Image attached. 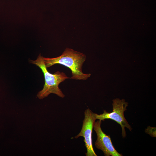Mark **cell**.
Here are the masks:
<instances>
[{
	"mask_svg": "<svg viewBox=\"0 0 156 156\" xmlns=\"http://www.w3.org/2000/svg\"><path fill=\"white\" fill-rule=\"evenodd\" d=\"M86 58L83 53L67 48L59 57L53 58L43 57V59L47 68L56 64H61L71 70L72 76L70 79L85 80L91 75L90 74H85L82 72L83 65Z\"/></svg>",
	"mask_w": 156,
	"mask_h": 156,
	"instance_id": "cell-1",
	"label": "cell"
},
{
	"mask_svg": "<svg viewBox=\"0 0 156 156\" xmlns=\"http://www.w3.org/2000/svg\"><path fill=\"white\" fill-rule=\"evenodd\" d=\"M30 62L36 65L42 70L43 73L45 83L43 89L37 94V97L42 99L47 97L50 94L53 93L63 98L65 95L59 88L60 84L66 79L70 78L63 72L57 71L54 74L50 73L46 67L43 57L40 54L35 60H30Z\"/></svg>",
	"mask_w": 156,
	"mask_h": 156,
	"instance_id": "cell-2",
	"label": "cell"
},
{
	"mask_svg": "<svg viewBox=\"0 0 156 156\" xmlns=\"http://www.w3.org/2000/svg\"><path fill=\"white\" fill-rule=\"evenodd\" d=\"M113 101L112 111L109 113L104 110L102 114L99 115L95 113V119L103 121L105 119H110L116 122L121 127L122 136L123 138L126 135L125 128L128 129L130 131L132 129L124 116V112L127 110L128 103L124 99L120 100L116 98L113 100Z\"/></svg>",
	"mask_w": 156,
	"mask_h": 156,
	"instance_id": "cell-3",
	"label": "cell"
},
{
	"mask_svg": "<svg viewBox=\"0 0 156 156\" xmlns=\"http://www.w3.org/2000/svg\"><path fill=\"white\" fill-rule=\"evenodd\" d=\"M96 120L95 113L89 108L86 109L81 130L75 137L76 138L80 136L84 138V141L87 149V151L85 153L86 156H97L93 148L92 138V130Z\"/></svg>",
	"mask_w": 156,
	"mask_h": 156,
	"instance_id": "cell-4",
	"label": "cell"
},
{
	"mask_svg": "<svg viewBox=\"0 0 156 156\" xmlns=\"http://www.w3.org/2000/svg\"><path fill=\"white\" fill-rule=\"evenodd\" d=\"M101 121L99 120L95 122L93 127L97 135L95 143L96 147L102 151L105 156H122L115 149L110 135H107L102 131L101 127Z\"/></svg>",
	"mask_w": 156,
	"mask_h": 156,
	"instance_id": "cell-5",
	"label": "cell"
},
{
	"mask_svg": "<svg viewBox=\"0 0 156 156\" xmlns=\"http://www.w3.org/2000/svg\"><path fill=\"white\" fill-rule=\"evenodd\" d=\"M156 128L148 126L145 129L146 133L149 134L151 137H156Z\"/></svg>",
	"mask_w": 156,
	"mask_h": 156,
	"instance_id": "cell-6",
	"label": "cell"
}]
</instances>
